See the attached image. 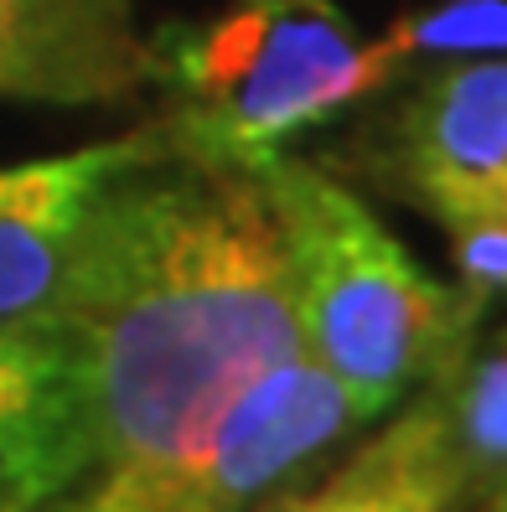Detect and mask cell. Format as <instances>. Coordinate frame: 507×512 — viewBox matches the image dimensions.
Here are the masks:
<instances>
[{
    "mask_svg": "<svg viewBox=\"0 0 507 512\" xmlns=\"http://www.w3.org/2000/svg\"><path fill=\"white\" fill-rule=\"evenodd\" d=\"M476 512H507V497H497V502H482Z\"/></svg>",
    "mask_w": 507,
    "mask_h": 512,
    "instance_id": "obj_13",
    "label": "cell"
},
{
    "mask_svg": "<svg viewBox=\"0 0 507 512\" xmlns=\"http://www.w3.org/2000/svg\"><path fill=\"white\" fill-rule=\"evenodd\" d=\"M94 409L57 316L0 326V512H42L94 471Z\"/></svg>",
    "mask_w": 507,
    "mask_h": 512,
    "instance_id": "obj_7",
    "label": "cell"
},
{
    "mask_svg": "<svg viewBox=\"0 0 507 512\" xmlns=\"http://www.w3.org/2000/svg\"><path fill=\"white\" fill-rule=\"evenodd\" d=\"M430 388L456 456L461 502L507 497V326L471 337Z\"/></svg>",
    "mask_w": 507,
    "mask_h": 512,
    "instance_id": "obj_10",
    "label": "cell"
},
{
    "mask_svg": "<svg viewBox=\"0 0 507 512\" xmlns=\"http://www.w3.org/2000/svg\"><path fill=\"white\" fill-rule=\"evenodd\" d=\"M461 476L445 440L440 399L425 383L378 435H368L321 481H306L275 502V512H456Z\"/></svg>",
    "mask_w": 507,
    "mask_h": 512,
    "instance_id": "obj_9",
    "label": "cell"
},
{
    "mask_svg": "<svg viewBox=\"0 0 507 512\" xmlns=\"http://www.w3.org/2000/svg\"><path fill=\"white\" fill-rule=\"evenodd\" d=\"M275 502H280V497H275ZM275 502H270V507H259V512H275Z\"/></svg>",
    "mask_w": 507,
    "mask_h": 512,
    "instance_id": "obj_14",
    "label": "cell"
},
{
    "mask_svg": "<svg viewBox=\"0 0 507 512\" xmlns=\"http://www.w3.org/2000/svg\"><path fill=\"white\" fill-rule=\"evenodd\" d=\"M254 176L285 233L301 347L373 419L394 414L466 352L482 311L461 285L420 269L368 202L316 161L285 150Z\"/></svg>",
    "mask_w": 507,
    "mask_h": 512,
    "instance_id": "obj_3",
    "label": "cell"
},
{
    "mask_svg": "<svg viewBox=\"0 0 507 512\" xmlns=\"http://www.w3.org/2000/svg\"><path fill=\"white\" fill-rule=\"evenodd\" d=\"M368 425L373 414L352 388H342L311 352H295L238 388L202 445L171 471L140 487L78 481L42 512H259L316 481V471Z\"/></svg>",
    "mask_w": 507,
    "mask_h": 512,
    "instance_id": "obj_4",
    "label": "cell"
},
{
    "mask_svg": "<svg viewBox=\"0 0 507 512\" xmlns=\"http://www.w3.org/2000/svg\"><path fill=\"white\" fill-rule=\"evenodd\" d=\"M145 83L166 99V156L259 171L399 73L337 0H228L145 37Z\"/></svg>",
    "mask_w": 507,
    "mask_h": 512,
    "instance_id": "obj_2",
    "label": "cell"
},
{
    "mask_svg": "<svg viewBox=\"0 0 507 512\" xmlns=\"http://www.w3.org/2000/svg\"><path fill=\"white\" fill-rule=\"evenodd\" d=\"M161 156L166 140L151 125L104 145L68 150V156L0 166V326L37 321L63 306L99 197L125 171Z\"/></svg>",
    "mask_w": 507,
    "mask_h": 512,
    "instance_id": "obj_6",
    "label": "cell"
},
{
    "mask_svg": "<svg viewBox=\"0 0 507 512\" xmlns=\"http://www.w3.org/2000/svg\"><path fill=\"white\" fill-rule=\"evenodd\" d=\"M52 316L83 357L94 487L171 471L238 388L306 352L264 182L182 156L145 161L99 197Z\"/></svg>",
    "mask_w": 507,
    "mask_h": 512,
    "instance_id": "obj_1",
    "label": "cell"
},
{
    "mask_svg": "<svg viewBox=\"0 0 507 512\" xmlns=\"http://www.w3.org/2000/svg\"><path fill=\"white\" fill-rule=\"evenodd\" d=\"M435 223L471 306L487 311L492 300H507V207H451Z\"/></svg>",
    "mask_w": 507,
    "mask_h": 512,
    "instance_id": "obj_12",
    "label": "cell"
},
{
    "mask_svg": "<svg viewBox=\"0 0 507 512\" xmlns=\"http://www.w3.org/2000/svg\"><path fill=\"white\" fill-rule=\"evenodd\" d=\"M378 47L399 78L414 63L507 52V0H440V6H425V11H404L378 37Z\"/></svg>",
    "mask_w": 507,
    "mask_h": 512,
    "instance_id": "obj_11",
    "label": "cell"
},
{
    "mask_svg": "<svg viewBox=\"0 0 507 512\" xmlns=\"http://www.w3.org/2000/svg\"><path fill=\"white\" fill-rule=\"evenodd\" d=\"M383 176L425 207H507V52L440 57L383 125Z\"/></svg>",
    "mask_w": 507,
    "mask_h": 512,
    "instance_id": "obj_5",
    "label": "cell"
},
{
    "mask_svg": "<svg viewBox=\"0 0 507 512\" xmlns=\"http://www.w3.org/2000/svg\"><path fill=\"white\" fill-rule=\"evenodd\" d=\"M140 83L135 0H0V99L114 104Z\"/></svg>",
    "mask_w": 507,
    "mask_h": 512,
    "instance_id": "obj_8",
    "label": "cell"
}]
</instances>
